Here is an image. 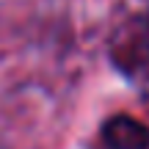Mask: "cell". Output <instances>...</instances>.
<instances>
[{"mask_svg":"<svg viewBox=\"0 0 149 149\" xmlns=\"http://www.w3.org/2000/svg\"><path fill=\"white\" fill-rule=\"evenodd\" d=\"M102 141L108 149H149V127L127 113H119L102 124Z\"/></svg>","mask_w":149,"mask_h":149,"instance_id":"6da1fadb","label":"cell"}]
</instances>
